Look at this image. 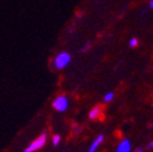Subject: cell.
Here are the masks:
<instances>
[{
	"mask_svg": "<svg viewBox=\"0 0 153 152\" xmlns=\"http://www.w3.org/2000/svg\"><path fill=\"white\" fill-rule=\"evenodd\" d=\"M71 60H72V56H71L69 52L61 51V52H59V54L55 56V59H53V66L57 69H63V68H66L71 63Z\"/></svg>",
	"mask_w": 153,
	"mask_h": 152,
	"instance_id": "cell-1",
	"label": "cell"
},
{
	"mask_svg": "<svg viewBox=\"0 0 153 152\" xmlns=\"http://www.w3.org/2000/svg\"><path fill=\"white\" fill-rule=\"evenodd\" d=\"M46 140H48L46 133H43V134H40L35 140H33V141L23 150V152H36V151H39L40 148H43V147L45 146Z\"/></svg>",
	"mask_w": 153,
	"mask_h": 152,
	"instance_id": "cell-2",
	"label": "cell"
},
{
	"mask_svg": "<svg viewBox=\"0 0 153 152\" xmlns=\"http://www.w3.org/2000/svg\"><path fill=\"white\" fill-rule=\"evenodd\" d=\"M69 106V101L66 95H59L53 101H52V107L57 111V112H65L68 110Z\"/></svg>",
	"mask_w": 153,
	"mask_h": 152,
	"instance_id": "cell-3",
	"label": "cell"
},
{
	"mask_svg": "<svg viewBox=\"0 0 153 152\" xmlns=\"http://www.w3.org/2000/svg\"><path fill=\"white\" fill-rule=\"evenodd\" d=\"M103 140H105V135L103 134H100L99 136H96V138H95V140L91 142V145L89 146L88 152H96L99 150V147L101 146V144L103 142Z\"/></svg>",
	"mask_w": 153,
	"mask_h": 152,
	"instance_id": "cell-4",
	"label": "cell"
},
{
	"mask_svg": "<svg viewBox=\"0 0 153 152\" xmlns=\"http://www.w3.org/2000/svg\"><path fill=\"white\" fill-rule=\"evenodd\" d=\"M116 152H131V142H130V140L129 139H123L118 144V146L116 148Z\"/></svg>",
	"mask_w": 153,
	"mask_h": 152,
	"instance_id": "cell-5",
	"label": "cell"
},
{
	"mask_svg": "<svg viewBox=\"0 0 153 152\" xmlns=\"http://www.w3.org/2000/svg\"><path fill=\"white\" fill-rule=\"evenodd\" d=\"M101 116H102V107L100 105L92 107L90 110V112H89V118L92 119V121L94 119H99Z\"/></svg>",
	"mask_w": 153,
	"mask_h": 152,
	"instance_id": "cell-6",
	"label": "cell"
},
{
	"mask_svg": "<svg viewBox=\"0 0 153 152\" xmlns=\"http://www.w3.org/2000/svg\"><path fill=\"white\" fill-rule=\"evenodd\" d=\"M114 99V92L113 91H108L105 94V96H103V101L107 104V102H111L112 100Z\"/></svg>",
	"mask_w": 153,
	"mask_h": 152,
	"instance_id": "cell-7",
	"label": "cell"
},
{
	"mask_svg": "<svg viewBox=\"0 0 153 152\" xmlns=\"http://www.w3.org/2000/svg\"><path fill=\"white\" fill-rule=\"evenodd\" d=\"M60 142H61V136H60L59 134H55V135L52 136V145H53V146H59Z\"/></svg>",
	"mask_w": 153,
	"mask_h": 152,
	"instance_id": "cell-8",
	"label": "cell"
},
{
	"mask_svg": "<svg viewBox=\"0 0 153 152\" xmlns=\"http://www.w3.org/2000/svg\"><path fill=\"white\" fill-rule=\"evenodd\" d=\"M137 44H139L137 38H131L130 42H129V45H130L131 48H135V46H137Z\"/></svg>",
	"mask_w": 153,
	"mask_h": 152,
	"instance_id": "cell-9",
	"label": "cell"
},
{
	"mask_svg": "<svg viewBox=\"0 0 153 152\" xmlns=\"http://www.w3.org/2000/svg\"><path fill=\"white\" fill-rule=\"evenodd\" d=\"M147 148H148V150H152V148H153V140L147 145Z\"/></svg>",
	"mask_w": 153,
	"mask_h": 152,
	"instance_id": "cell-10",
	"label": "cell"
},
{
	"mask_svg": "<svg viewBox=\"0 0 153 152\" xmlns=\"http://www.w3.org/2000/svg\"><path fill=\"white\" fill-rule=\"evenodd\" d=\"M149 7L153 9V0H151V1H149Z\"/></svg>",
	"mask_w": 153,
	"mask_h": 152,
	"instance_id": "cell-11",
	"label": "cell"
},
{
	"mask_svg": "<svg viewBox=\"0 0 153 152\" xmlns=\"http://www.w3.org/2000/svg\"><path fill=\"white\" fill-rule=\"evenodd\" d=\"M135 152H143V151H141V150H136Z\"/></svg>",
	"mask_w": 153,
	"mask_h": 152,
	"instance_id": "cell-12",
	"label": "cell"
}]
</instances>
